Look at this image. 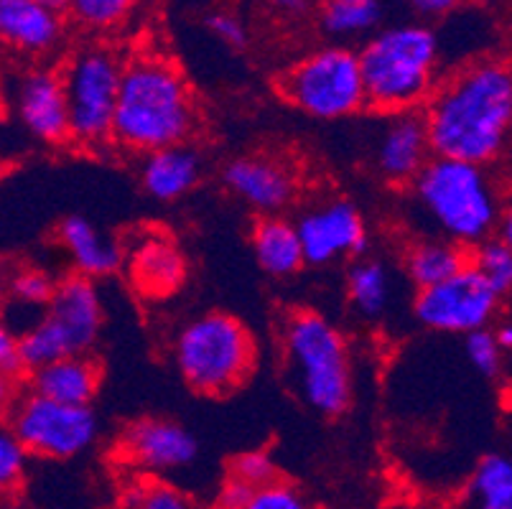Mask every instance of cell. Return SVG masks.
Listing matches in <instances>:
<instances>
[{"label":"cell","instance_id":"6da1fadb","mask_svg":"<svg viewBox=\"0 0 512 509\" xmlns=\"http://www.w3.org/2000/svg\"><path fill=\"white\" fill-rule=\"evenodd\" d=\"M423 107L421 118L434 156L490 168L510 140V67L495 56L477 59L439 82Z\"/></svg>","mask_w":512,"mask_h":509},{"label":"cell","instance_id":"7a4b0ae2","mask_svg":"<svg viewBox=\"0 0 512 509\" xmlns=\"http://www.w3.org/2000/svg\"><path fill=\"white\" fill-rule=\"evenodd\" d=\"M197 105L176 64L143 54L123 62L113 115V140L128 153L161 151L192 138Z\"/></svg>","mask_w":512,"mask_h":509},{"label":"cell","instance_id":"3957f363","mask_svg":"<svg viewBox=\"0 0 512 509\" xmlns=\"http://www.w3.org/2000/svg\"><path fill=\"white\" fill-rule=\"evenodd\" d=\"M357 59L365 105L385 115L416 112L441 82L439 36L423 21L377 28L357 51Z\"/></svg>","mask_w":512,"mask_h":509},{"label":"cell","instance_id":"277c9868","mask_svg":"<svg viewBox=\"0 0 512 509\" xmlns=\"http://www.w3.org/2000/svg\"><path fill=\"white\" fill-rule=\"evenodd\" d=\"M411 189L439 235L464 250L490 240L505 219L500 186L487 166L434 156L411 181Z\"/></svg>","mask_w":512,"mask_h":509},{"label":"cell","instance_id":"5b68a950","mask_svg":"<svg viewBox=\"0 0 512 509\" xmlns=\"http://www.w3.org/2000/svg\"><path fill=\"white\" fill-rule=\"evenodd\" d=\"M281 339L306 405L327 418L342 415L352 403V364L342 331L319 311L299 308L283 321Z\"/></svg>","mask_w":512,"mask_h":509},{"label":"cell","instance_id":"8992f818","mask_svg":"<svg viewBox=\"0 0 512 509\" xmlns=\"http://www.w3.org/2000/svg\"><path fill=\"white\" fill-rule=\"evenodd\" d=\"M174 364L194 392L220 398L250 380L258 364V344L240 319L209 311L176 334Z\"/></svg>","mask_w":512,"mask_h":509},{"label":"cell","instance_id":"52a82bcc","mask_svg":"<svg viewBox=\"0 0 512 509\" xmlns=\"http://www.w3.org/2000/svg\"><path fill=\"white\" fill-rule=\"evenodd\" d=\"M283 100L316 120H344L365 110L360 59L352 46L327 44L296 59L278 79Z\"/></svg>","mask_w":512,"mask_h":509},{"label":"cell","instance_id":"ba28073f","mask_svg":"<svg viewBox=\"0 0 512 509\" xmlns=\"http://www.w3.org/2000/svg\"><path fill=\"white\" fill-rule=\"evenodd\" d=\"M123 62L107 46L74 51L59 72L67 97L69 140L85 148L107 146L113 140V115Z\"/></svg>","mask_w":512,"mask_h":509},{"label":"cell","instance_id":"9c48e42d","mask_svg":"<svg viewBox=\"0 0 512 509\" xmlns=\"http://www.w3.org/2000/svg\"><path fill=\"white\" fill-rule=\"evenodd\" d=\"M6 423L26 454L49 461H69L85 454L100 433L92 408L57 403L31 390H23Z\"/></svg>","mask_w":512,"mask_h":509},{"label":"cell","instance_id":"30bf717a","mask_svg":"<svg viewBox=\"0 0 512 509\" xmlns=\"http://www.w3.org/2000/svg\"><path fill=\"white\" fill-rule=\"evenodd\" d=\"M502 306V296L482 278L477 268L467 265L436 286L418 291L413 311L426 329L441 334H472L490 329Z\"/></svg>","mask_w":512,"mask_h":509},{"label":"cell","instance_id":"8fae6325","mask_svg":"<svg viewBox=\"0 0 512 509\" xmlns=\"http://www.w3.org/2000/svg\"><path fill=\"white\" fill-rule=\"evenodd\" d=\"M39 321L64 357L87 354L102 329V298L95 280L82 275L57 280L54 296Z\"/></svg>","mask_w":512,"mask_h":509},{"label":"cell","instance_id":"7c38bea8","mask_svg":"<svg viewBox=\"0 0 512 509\" xmlns=\"http://www.w3.org/2000/svg\"><path fill=\"white\" fill-rule=\"evenodd\" d=\"M304 263L332 265L362 255L367 245V224L360 209L347 199L314 204L296 222Z\"/></svg>","mask_w":512,"mask_h":509},{"label":"cell","instance_id":"4fadbf2b","mask_svg":"<svg viewBox=\"0 0 512 509\" xmlns=\"http://www.w3.org/2000/svg\"><path fill=\"white\" fill-rule=\"evenodd\" d=\"M118 451L133 469L146 476H161L189 469L199 456V443L181 423L143 418L125 428Z\"/></svg>","mask_w":512,"mask_h":509},{"label":"cell","instance_id":"5bb4252c","mask_svg":"<svg viewBox=\"0 0 512 509\" xmlns=\"http://www.w3.org/2000/svg\"><path fill=\"white\" fill-rule=\"evenodd\" d=\"M222 181L242 204L265 217L286 209L299 189V176L286 161L273 156H240L222 171Z\"/></svg>","mask_w":512,"mask_h":509},{"label":"cell","instance_id":"9a60e30c","mask_svg":"<svg viewBox=\"0 0 512 509\" xmlns=\"http://www.w3.org/2000/svg\"><path fill=\"white\" fill-rule=\"evenodd\" d=\"M13 105L21 125L41 143L59 146L69 140L67 97L59 69L34 67L23 72L13 90Z\"/></svg>","mask_w":512,"mask_h":509},{"label":"cell","instance_id":"2e32d148","mask_svg":"<svg viewBox=\"0 0 512 509\" xmlns=\"http://www.w3.org/2000/svg\"><path fill=\"white\" fill-rule=\"evenodd\" d=\"M67 41V16L31 0H0V46L31 59L54 56Z\"/></svg>","mask_w":512,"mask_h":509},{"label":"cell","instance_id":"e0dca14e","mask_svg":"<svg viewBox=\"0 0 512 509\" xmlns=\"http://www.w3.org/2000/svg\"><path fill=\"white\" fill-rule=\"evenodd\" d=\"M431 158L434 153H431L426 125L418 110L390 115L375 146L377 174L388 184H411Z\"/></svg>","mask_w":512,"mask_h":509},{"label":"cell","instance_id":"ac0fdd59","mask_svg":"<svg viewBox=\"0 0 512 509\" xmlns=\"http://www.w3.org/2000/svg\"><path fill=\"white\" fill-rule=\"evenodd\" d=\"M123 265L128 268L130 283L141 296L164 301L174 296L186 280V258L171 237L143 235L125 252Z\"/></svg>","mask_w":512,"mask_h":509},{"label":"cell","instance_id":"d6986e66","mask_svg":"<svg viewBox=\"0 0 512 509\" xmlns=\"http://www.w3.org/2000/svg\"><path fill=\"white\" fill-rule=\"evenodd\" d=\"M57 240L72 263L74 275L82 278H107L123 268L125 250L118 240L95 227L85 217H67L57 227Z\"/></svg>","mask_w":512,"mask_h":509},{"label":"cell","instance_id":"ffe728a7","mask_svg":"<svg viewBox=\"0 0 512 509\" xmlns=\"http://www.w3.org/2000/svg\"><path fill=\"white\" fill-rule=\"evenodd\" d=\"M102 370L90 354H69L29 375V390L57 403L90 408L100 390Z\"/></svg>","mask_w":512,"mask_h":509},{"label":"cell","instance_id":"44dd1931","mask_svg":"<svg viewBox=\"0 0 512 509\" xmlns=\"http://www.w3.org/2000/svg\"><path fill=\"white\" fill-rule=\"evenodd\" d=\"M204 163L189 143L161 148L143 156L141 184L156 202H179L202 181Z\"/></svg>","mask_w":512,"mask_h":509},{"label":"cell","instance_id":"7402d4cb","mask_svg":"<svg viewBox=\"0 0 512 509\" xmlns=\"http://www.w3.org/2000/svg\"><path fill=\"white\" fill-rule=\"evenodd\" d=\"M253 252L258 265L273 278H288L304 268L296 224L283 217H263L253 227Z\"/></svg>","mask_w":512,"mask_h":509},{"label":"cell","instance_id":"603a6c76","mask_svg":"<svg viewBox=\"0 0 512 509\" xmlns=\"http://www.w3.org/2000/svg\"><path fill=\"white\" fill-rule=\"evenodd\" d=\"M403 265H406L408 280L418 291H423V288L436 286L441 280L467 268L469 250L444 240V237H428V240H418L408 247Z\"/></svg>","mask_w":512,"mask_h":509},{"label":"cell","instance_id":"cb8c5ba5","mask_svg":"<svg viewBox=\"0 0 512 509\" xmlns=\"http://www.w3.org/2000/svg\"><path fill=\"white\" fill-rule=\"evenodd\" d=\"M383 23L380 0H324L319 26L332 44L349 46V41L370 39Z\"/></svg>","mask_w":512,"mask_h":509},{"label":"cell","instance_id":"d4e9b609","mask_svg":"<svg viewBox=\"0 0 512 509\" xmlns=\"http://www.w3.org/2000/svg\"><path fill=\"white\" fill-rule=\"evenodd\" d=\"M347 296L357 314L380 319L393 301V273L383 260H357L347 273Z\"/></svg>","mask_w":512,"mask_h":509},{"label":"cell","instance_id":"484cf974","mask_svg":"<svg viewBox=\"0 0 512 509\" xmlns=\"http://www.w3.org/2000/svg\"><path fill=\"white\" fill-rule=\"evenodd\" d=\"M469 509H512V461L505 454L484 456L467 487Z\"/></svg>","mask_w":512,"mask_h":509},{"label":"cell","instance_id":"4316f807","mask_svg":"<svg viewBox=\"0 0 512 509\" xmlns=\"http://www.w3.org/2000/svg\"><path fill=\"white\" fill-rule=\"evenodd\" d=\"M54 288H57V278L49 270L36 268V265L11 270V275H8V298L3 308H11L16 316H29L31 326L46 311L51 296H54Z\"/></svg>","mask_w":512,"mask_h":509},{"label":"cell","instance_id":"83f0119b","mask_svg":"<svg viewBox=\"0 0 512 509\" xmlns=\"http://www.w3.org/2000/svg\"><path fill=\"white\" fill-rule=\"evenodd\" d=\"M120 509H199L184 489L156 476H143L130 484L120 497Z\"/></svg>","mask_w":512,"mask_h":509},{"label":"cell","instance_id":"f1b7e54d","mask_svg":"<svg viewBox=\"0 0 512 509\" xmlns=\"http://www.w3.org/2000/svg\"><path fill=\"white\" fill-rule=\"evenodd\" d=\"M138 0H67V13L77 26L87 31H115L123 26L133 11H136Z\"/></svg>","mask_w":512,"mask_h":509},{"label":"cell","instance_id":"f546056e","mask_svg":"<svg viewBox=\"0 0 512 509\" xmlns=\"http://www.w3.org/2000/svg\"><path fill=\"white\" fill-rule=\"evenodd\" d=\"M469 265L482 273V278L495 288L500 296H507L512 288V242L492 235L469 250Z\"/></svg>","mask_w":512,"mask_h":509},{"label":"cell","instance_id":"4dcf8cb0","mask_svg":"<svg viewBox=\"0 0 512 509\" xmlns=\"http://www.w3.org/2000/svg\"><path fill=\"white\" fill-rule=\"evenodd\" d=\"M29 459L6 420H0V502L18 497L29 474Z\"/></svg>","mask_w":512,"mask_h":509},{"label":"cell","instance_id":"1f68e13d","mask_svg":"<svg viewBox=\"0 0 512 509\" xmlns=\"http://www.w3.org/2000/svg\"><path fill=\"white\" fill-rule=\"evenodd\" d=\"M230 476L240 484H245L248 489H253V492L281 482L278 479L276 461L271 459V454H265V451H248V454L235 456L230 464Z\"/></svg>","mask_w":512,"mask_h":509},{"label":"cell","instance_id":"d6a6232c","mask_svg":"<svg viewBox=\"0 0 512 509\" xmlns=\"http://www.w3.org/2000/svg\"><path fill=\"white\" fill-rule=\"evenodd\" d=\"M467 359L474 370L484 377H497L502 372V364H505V349L497 344L495 334L490 329H479L467 334Z\"/></svg>","mask_w":512,"mask_h":509},{"label":"cell","instance_id":"836d02e7","mask_svg":"<svg viewBox=\"0 0 512 509\" xmlns=\"http://www.w3.org/2000/svg\"><path fill=\"white\" fill-rule=\"evenodd\" d=\"M242 509H314V504L304 497L296 487L286 482H276L253 492L248 504Z\"/></svg>","mask_w":512,"mask_h":509},{"label":"cell","instance_id":"e575fe53","mask_svg":"<svg viewBox=\"0 0 512 509\" xmlns=\"http://www.w3.org/2000/svg\"><path fill=\"white\" fill-rule=\"evenodd\" d=\"M207 28L222 41V44L230 46V49H242V46L248 44V26H245V21L232 11L212 13V16L207 18Z\"/></svg>","mask_w":512,"mask_h":509},{"label":"cell","instance_id":"d590c367","mask_svg":"<svg viewBox=\"0 0 512 509\" xmlns=\"http://www.w3.org/2000/svg\"><path fill=\"white\" fill-rule=\"evenodd\" d=\"M0 370L21 372V359H18V334L3 316H0Z\"/></svg>","mask_w":512,"mask_h":509},{"label":"cell","instance_id":"8d00e7d4","mask_svg":"<svg viewBox=\"0 0 512 509\" xmlns=\"http://www.w3.org/2000/svg\"><path fill=\"white\" fill-rule=\"evenodd\" d=\"M21 395H23V375L0 370V420L8 418V413L16 408Z\"/></svg>","mask_w":512,"mask_h":509},{"label":"cell","instance_id":"74e56055","mask_svg":"<svg viewBox=\"0 0 512 509\" xmlns=\"http://www.w3.org/2000/svg\"><path fill=\"white\" fill-rule=\"evenodd\" d=\"M253 497V489H248L245 484H240L237 479L227 476L222 482L217 499H214V507L217 509H242L248 504V499Z\"/></svg>","mask_w":512,"mask_h":509},{"label":"cell","instance_id":"f35d334b","mask_svg":"<svg viewBox=\"0 0 512 509\" xmlns=\"http://www.w3.org/2000/svg\"><path fill=\"white\" fill-rule=\"evenodd\" d=\"M421 18H444L462 6L464 0H400Z\"/></svg>","mask_w":512,"mask_h":509},{"label":"cell","instance_id":"ab89813d","mask_svg":"<svg viewBox=\"0 0 512 509\" xmlns=\"http://www.w3.org/2000/svg\"><path fill=\"white\" fill-rule=\"evenodd\" d=\"M268 6L283 21H301V18L311 16L316 0H268Z\"/></svg>","mask_w":512,"mask_h":509},{"label":"cell","instance_id":"60d3db41","mask_svg":"<svg viewBox=\"0 0 512 509\" xmlns=\"http://www.w3.org/2000/svg\"><path fill=\"white\" fill-rule=\"evenodd\" d=\"M492 334H495L497 344H500V347L505 349V352L512 347V324H510V321H502V324L497 326V329H492Z\"/></svg>","mask_w":512,"mask_h":509},{"label":"cell","instance_id":"b9f144b4","mask_svg":"<svg viewBox=\"0 0 512 509\" xmlns=\"http://www.w3.org/2000/svg\"><path fill=\"white\" fill-rule=\"evenodd\" d=\"M8 275H11V270H8V265L0 258V311H3L8 298Z\"/></svg>","mask_w":512,"mask_h":509},{"label":"cell","instance_id":"7bdbcfd3","mask_svg":"<svg viewBox=\"0 0 512 509\" xmlns=\"http://www.w3.org/2000/svg\"><path fill=\"white\" fill-rule=\"evenodd\" d=\"M31 3H39V6L51 8V11H62L67 8V0H31Z\"/></svg>","mask_w":512,"mask_h":509},{"label":"cell","instance_id":"ee69618b","mask_svg":"<svg viewBox=\"0 0 512 509\" xmlns=\"http://www.w3.org/2000/svg\"><path fill=\"white\" fill-rule=\"evenodd\" d=\"M0 509H36V507L18 502V499H6V502H0Z\"/></svg>","mask_w":512,"mask_h":509}]
</instances>
